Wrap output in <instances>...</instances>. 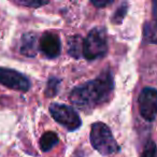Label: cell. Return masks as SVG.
<instances>
[{
	"instance_id": "3",
	"label": "cell",
	"mask_w": 157,
	"mask_h": 157,
	"mask_svg": "<svg viewBox=\"0 0 157 157\" xmlns=\"http://www.w3.org/2000/svg\"><path fill=\"white\" fill-rule=\"evenodd\" d=\"M108 52V41L103 28L92 29L83 41V57L87 60L102 58Z\"/></svg>"
},
{
	"instance_id": "10",
	"label": "cell",
	"mask_w": 157,
	"mask_h": 157,
	"mask_svg": "<svg viewBox=\"0 0 157 157\" xmlns=\"http://www.w3.org/2000/svg\"><path fill=\"white\" fill-rule=\"evenodd\" d=\"M59 142V138L57 133L54 131H46L43 133L40 139V147L42 152H48L51 151L57 143Z\"/></svg>"
},
{
	"instance_id": "4",
	"label": "cell",
	"mask_w": 157,
	"mask_h": 157,
	"mask_svg": "<svg viewBox=\"0 0 157 157\" xmlns=\"http://www.w3.org/2000/svg\"><path fill=\"white\" fill-rule=\"evenodd\" d=\"M50 113L59 125L65 127L69 131L76 130L82 125L78 113L70 105L63 103H52L50 105Z\"/></svg>"
},
{
	"instance_id": "14",
	"label": "cell",
	"mask_w": 157,
	"mask_h": 157,
	"mask_svg": "<svg viewBox=\"0 0 157 157\" xmlns=\"http://www.w3.org/2000/svg\"><path fill=\"white\" fill-rule=\"evenodd\" d=\"M156 154H157L156 144H155L154 141L150 140L145 144V146H144V150L141 154V157H156Z\"/></svg>"
},
{
	"instance_id": "9",
	"label": "cell",
	"mask_w": 157,
	"mask_h": 157,
	"mask_svg": "<svg viewBox=\"0 0 157 157\" xmlns=\"http://www.w3.org/2000/svg\"><path fill=\"white\" fill-rule=\"evenodd\" d=\"M68 41V53L73 58H80L83 55V41L78 35L72 36L67 39Z\"/></svg>"
},
{
	"instance_id": "8",
	"label": "cell",
	"mask_w": 157,
	"mask_h": 157,
	"mask_svg": "<svg viewBox=\"0 0 157 157\" xmlns=\"http://www.w3.org/2000/svg\"><path fill=\"white\" fill-rule=\"evenodd\" d=\"M37 39L33 33H26L22 38L21 53L27 57H35L37 55Z\"/></svg>"
},
{
	"instance_id": "13",
	"label": "cell",
	"mask_w": 157,
	"mask_h": 157,
	"mask_svg": "<svg viewBox=\"0 0 157 157\" xmlns=\"http://www.w3.org/2000/svg\"><path fill=\"white\" fill-rule=\"evenodd\" d=\"M127 9H128V7H127L126 3H123V5L115 11L113 16H112V20H111L112 23H113V24H121V23L123 22V20H124V17L126 16Z\"/></svg>"
},
{
	"instance_id": "11",
	"label": "cell",
	"mask_w": 157,
	"mask_h": 157,
	"mask_svg": "<svg viewBox=\"0 0 157 157\" xmlns=\"http://www.w3.org/2000/svg\"><path fill=\"white\" fill-rule=\"evenodd\" d=\"M59 84H60V81H59L57 78H51L48 80V84H46V88H45V94L46 97H55L58 93L59 90Z\"/></svg>"
},
{
	"instance_id": "15",
	"label": "cell",
	"mask_w": 157,
	"mask_h": 157,
	"mask_svg": "<svg viewBox=\"0 0 157 157\" xmlns=\"http://www.w3.org/2000/svg\"><path fill=\"white\" fill-rule=\"evenodd\" d=\"M15 3L20 6H24V7H29V8H40L43 6L48 5V1H39V0H17L15 1Z\"/></svg>"
},
{
	"instance_id": "2",
	"label": "cell",
	"mask_w": 157,
	"mask_h": 157,
	"mask_svg": "<svg viewBox=\"0 0 157 157\" xmlns=\"http://www.w3.org/2000/svg\"><path fill=\"white\" fill-rule=\"evenodd\" d=\"M90 143L92 146L103 156L120 152V145L114 139L111 129L102 122H96L90 128Z\"/></svg>"
},
{
	"instance_id": "7",
	"label": "cell",
	"mask_w": 157,
	"mask_h": 157,
	"mask_svg": "<svg viewBox=\"0 0 157 157\" xmlns=\"http://www.w3.org/2000/svg\"><path fill=\"white\" fill-rule=\"evenodd\" d=\"M39 48L48 58H56L61 51V43L59 37L54 33H44L40 39Z\"/></svg>"
},
{
	"instance_id": "16",
	"label": "cell",
	"mask_w": 157,
	"mask_h": 157,
	"mask_svg": "<svg viewBox=\"0 0 157 157\" xmlns=\"http://www.w3.org/2000/svg\"><path fill=\"white\" fill-rule=\"evenodd\" d=\"M113 1H92V3L97 8H103V7H107V6L111 5Z\"/></svg>"
},
{
	"instance_id": "1",
	"label": "cell",
	"mask_w": 157,
	"mask_h": 157,
	"mask_svg": "<svg viewBox=\"0 0 157 157\" xmlns=\"http://www.w3.org/2000/svg\"><path fill=\"white\" fill-rule=\"evenodd\" d=\"M114 80L110 69H105L94 80L76 86L70 93V101L76 108L90 111L111 99Z\"/></svg>"
},
{
	"instance_id": "5",
	"label": "cell",
	"mask_w": 157,
	"mask_h": 157,
	"mask_svg": "<svg viewBox=\"0 0 157 157\" xmlns=\"http://www.w3.org/2000/svg\"><path fill=\"white\" fill-rule=\"evenodd\" d=\"M0 84L23 93L28 92L31 86L30 81L26 75L14 69L3 67H0Z\"/></svg>"
},
{
	"instance_id": "17",
	"label": "cell",
	"mask_w": 157,
	"mask_h": 157,
	"mask_svg": "<svg viewBox=\"0 0 157 157\" xmlns=\"http://www.w3.org/2000/svg\"><path fill=\"white\" fill-rule=\"evenodd\" d=\"M153 15H154L155 21L157 22V0L153 2Z\"/></svg>"
},
{
	"instance_id": "6",
	"label": "cell",
	"mask_w": 157,
	"mask_h": 157,
	"mask_svg": "<svg viewBox=\"0 0 157 157\" xmlns=\"http://www.w3.org/2000/svg\"><path fill=\"white\" fill-rule=\"evenodd\" d=\"M139 112L147 122H153L157 116V90L145 87L141 90L138 98Z\"/></svg>"
},
{
	"instance_id": "12",
	"label": "cell",
	"mask_w": 157,
	"mask_h": 157,
	"mask_svg": "<svg viewBox=\"0 0 157 157\" xmlns=\"http://www.w3.org/2000/svg\"><path fill=\"white\" fill-rule=\"evenodd\" d=\"M144 38L150 43L157 44V27L146 24L145 27H144Z\"/></svg>"
}]
</instances>
